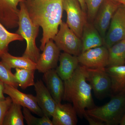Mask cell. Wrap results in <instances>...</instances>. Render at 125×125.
<instances>
[{"label": "cell", "instance_id": "1", "mask_svg": "<svg viewBox=\"0 0 125 125\" xmlns=\"http://www.w3.org/2000/svg\"><path fill=\"white\" fill-rule=\"evenodd\" d=\"M63 0H25L30 17L42 29L40 49L42 51L53 39L62 22Z\"/></svg>", "mask_w": 125, "mask_h": 125}, {"label": "cell", "instance_id": "2", "mask_svg": "<svg viewBox=\"0 0 125 125\" xmlns=\"http://www.w3.org/2000/svg\"><path fill=\"white\" fill-rule=\"evenodd\" d=\"M62 100L72 103L80 118L84 117L87 109L95 107L92 94V88L87 83L85 66L80 65L72 75L64 81Z\"/></svg>", "mask_w": 125, "mask_h": 125}, {"label": "cell", "instance_id": "3", "mask_svg": "<svg viewBox=\"0 0 125 125\" xmlns=\"http://www.w3.org/2000/svg\"><path fill=\"white\" fill-rule=\"evenodd\" d=\"M19 15L18 29L16 33L26 41L27 46L23 56L37 63L40 56V50L36 44V39L39 27L32 22L30 17L25 0L20 2Z\"/></svg>", "mask_w": 125, "mask_h": 125}, {"label": "cell", "instance_id": "4", "mask_svg": "<svg viewBox=\"0 0 125 125\" xmlns=\"http://www.w3.org/2000/svg\"><path fill=\"white\" fill-rule=\"evenodd\" d=\"M125 112V93L111 96L110 101L105 105L87 109L90 116L105 123V125L120 124Z\"/></svg>", "mask_w": 125, "mask_h": 125}, {"label": "cell", "instance_id": "5", "mask_svg": "<svg viewBox=\"0 0 125 125\" xmlns=\"http://www.w3.org/2000/svg\"><path fill=\"white\" fill-rule=\"evenodd\" d=\"M59 49L73 55L79 56L82 52V42L69 27L67 23L62 22L58 32L53 39Z\"/></svg>", "mask_w": 125, "mask_h": 125}, {"label": "cell", "instance_id": "6", "mask_svg": "<svg viewBox=\"0 0 125 125\" xmlns=\"http://www.w3.org/2000/svg\"><path fill=\"white\" fill-rule=\"evenodd\" d=\"M106 68H89L85 66L86 80L89 82L95 97L99 99L111 94V81Z\"/></svg>", "mask_w": 125, "mask_h": 125}, {"label": "cell", "instance_id": "7", "mask_svg": "<svg viewBox=\"0 0 125 125\" xmlns=\"http://www.w3.org/2000/svg\"><path fill=\"white\" fill-rule=\"evenodd\" d=\"M63 7L67 14V25L81 39L83 29L87 22V14L77 0H63Z\"/></svg>", "mask_w": 125, "mask_h": 125}, {"label": "cell", "instance_id": "8", "mask_svg": "<svg viewBox=\"0 0 125 125\" xmlns=\"http://www.w3.org/2000/svg\"><path fill=\"white\" fill-rule=\"evenodd\" d=\"M125 39V7L120 5L113 16L104 40L108 49L116 43Z\"/></svg>", "mask_w": 125, "mask_h": 125}, {"label": "cell", "instance_id": "9", "mask_svg": "<svg viewBox=\"0 0 125 125\" xmlns=\"http://www.w3.org/2000/svg\"><path fill=\"white\" fill-rule=\"evenodd\" d=\"M120 5L114 0H104L93 21L94 25L103 39L104 43L112 18Z\"/></svg>", "mask_w": 125, "mask_h": 125}, {"label": "cell", "instance_id": "10", "mask_svg": "<svg viewBox=\"0 0 125 125\" xmlns=\"http://www.w3.org/2000/svg\"><path fill=\"white\" fill-rule=\"evenodd\" d=\"M78 57L79 63L88 68H106L108 64V49L104 45L94 48L82 52Z\"/></svg>", "mask_w": 125, "mask_h": 125}, {"label": "cell", "instance_id": "11", "mask_svg": "<svg viewBox=\"0 0 125 125\" xmlns=\"http://www.w3.org/2000/svg\"><path fill=\"white\" fill-rule=\"evenodd\" d=\"M61 50L52 39L46 43L36 63V70L43 73L57 67Z\"/></svg>", "mask_w": 125, "mask_h": 125}, {"label": "cell", "instance_id": "12", "mask_svg": "<svg viewBox=\"0 0 125 125\" xmlns=\"http://www.w3.org/2000/svg\"><path fill=\"white\" fill-rule=\"evenodd\" d=\"M4 94L11 98L13 102L26 107L32 112L40 117L45 115L38 106L36 96L20 92L17 88L5 84Z\"/></svg>", "mask_w": 125, "mask_h": 125}, {"label": "cell", "instance_id": "13", "mask_svg": "<svg viewBox=\"0 0 125 125\" xmlns=\"http://www.w3.org/2000/svg\"><path fill=\"white\" fill-rule=\"evenodd\" d=\"M24 0H0V23L7 29L18 27L20 9L18 6Z\"/></svg>", "mask_w": 125, "mask_h": 125}, {"label": "cell", "instance_id": "14", "mask_svg": "<svg viewBox=\"0 0 125 125\" xmlns=\"http://www.w3.org/2000/svg\"><path fill=\"white\" fill-rule=\"evenodd\" d=\"M34 86L36 100L39 107L45 115L49 117H52L57 104L42 81H37Z\"/></svg>", "mask_w": 125, "mask_h": 125}, {"label": "cell", "instance_id": "15", "mask_svg": "<svg viewBox=\"0 0 125 125\" xmlns=\"http://www.w3.org/2000/svg\"><path fill=\"white\" fill-rule=\"evenodd\" d=\"M77 113L71 104H57L52 121L53 125H76L78 122Z\"/></svg>", "mask_w": 125, "mask_h": 125}, {"label": "cell", "instance_id": "16", "mask_svg": "<svg viewBox=\"0 0 125 125\" xmlns=\"http://www.w3.org/2000/svg\"><path fill=\"white\" fill-rule=\"evenodd\" d=\"M43 80L56 103H61L64 94V82L58 75L55 69L44 73Z\"/></svg>", "mask_w": 125, "mask_h": 125}, {"label": "cell", "instance_id": "17", "mask_svg": "<svg viewBox=\"0 0 125 125\" xmlns=\"http://www.w3.org/2000/svg\"><path fill=\"white\" fill-rule=\"evenodd\" d=\"M59 61L60 64L55 69L63 81L69 79L79 65L77 56L64 52L61 53Z\"/></svg>", "mask_w": 125, "mask_h": 125}, {"label": "cell", "instance_id": "18", "mask_svg": "<svg viewBox=\"0 0 125 125\" xmlns=\"http://www.w3.org/2000/svg\"><path fill=\"white\" fill-rule=\"evenodd\" d=\"M81 39L83 46L82 52L104 44L102 36L93 23L88 22L84 27Z\"/></svg>", "mask_w": 125, "mask_h": 125}, {"label": "cell", "instance_id": "19", "mask_svg": "<svg viewBox=\"0 0 125 125\" xmlns=\"http://www.w3.org/2000/svg\"><path fill=\"white\" fill-rule=\"evenodd\" d=\"M105 69L111 81V96L125 93V64Z\"/></svg>", "mask_w": 125, "mask_h": 125}, {"label": "cell", "instance_id": "20", "mask_svg": "<svg viewBox=\"0 0 125 125\" xmlns=\"http://www.w3.org/2000/svg\"><path fill=\"white\" fill-rule=\"evenodd\" d=\"M2 61L9 69H28L36 70V63L27 57H16L9 52L3 54L1 58Z\"/></svg>", "mask_w": 125, "mask_h": 125}, {"label": "cell", "instance_id": "21", "mask_svg": "<svg viewBox=\"0 0 125 125\" xmlns=\"http://www.w3.org/2000/svg\"><path fill=\"white\" fill-rule=\"evenodd\" d=\"M107 67L125 64V39L116 43L108 48Z\"/></svg>", "mask_w": 125, "mask_h": 125}, {"label": "cell", "instance_id": "22", "mask_svg": "<svg viewBox=\"0 0 125 125\" xmlns=\"http://www.w3.org/2000/svg\"><path fill=\"white\" fill-rule=\"evenodd\" d=\"M22 106L13 102L7 111L2 125H23L24 117Z\"/></svg>", "mask_w": 125, "mask_h": 125}, {"label": "cell", "instance_id": "23", "mask_svg": "<svg viewBox=\"0 0 125 125\" xmlns=\"http://www.w3.org/2000/svg\"><path fill=\"white\" fill-rule=\"evenodd\" d=\"M7 30L0 23V59L3 54L8 52L9 45L10 43L24 40L20 34L10 32Z\"/></svg>", "mask_w": 125, "mask_h": 125}, {"label": "cell", "instance_id": "24", "mask_svg": "<svg viewBox=\"0 0 125 125\" xmlns=\"http://www.w3.org/2000/svg\"><path fill=\"white\" fill-rule=\"evenodd\" d=\"M35 70L28 69H15V73L14 75L19 86L21 89H24L34 85Z\"/></svg>", "mask_w": 125, "mask_h": 125}, {"label": "cell", "instance_id": "25", "mask_svg": "<svg viewBox=\"0 0 125 125\" xmlns=\"http://www.w3.org/2000/svg\"><path fill=\"white\" fill-rule=\"evenodd\" d=\"M24 117L29 125H53L50 117L44 115L40 118L36 117L31 114V111L26 107H23Z\"/></svg>", "mask_w": 125, "mask_h": 125}, {"label": "cell", "instance_id": "26", "mask_svg": "<svg viewBox=\"0 0 125 125\" xmlns=\"http://www.w3.org/2000/svg\"><path fill=\"white\" fill-rule=\"evenodd\" d=\"M0 80L5 84L16 88L19 86L14 75L11 72V69H9L1 61L0 62Z\"/></svg>", "mask_w": 125, "mask_h": 125}, {"label": "cell", "instance_id": "27", "mask_svg": "<svg viewBox=\"0 0 125 125\" xmlns=\"http://www.w3.org/2000/svg\"><path fill=\"white\" fill-rule=\"evenodd\" d=\"M104 0H85L87 16L90 20L93 21L99 9Z\"/></svg>", "mask_w": 125, "mask_h": 125}, {"label": "cell", "instance_id": "28", "mask_svg": "<svg viewBox=\"0 0 125 125\" xmlns=\"http://www.w3.org/2000/svg\"><path fill=\"white\" fill-rule=\"evenodd\" d=\"M13 102L9 96L3 101H0V125H2L5 115Z\"/></svg>", "mask_w": 125, "mask_h": 125}, {"label": "cell", "instance_id": "29", "mask_svg": "<svg viewBox=\"0 0 125 125\" xmlns=\"http://www.w3.org/2000/svg\"><path fill=\"white\" fill-rule=\"evenodd\" d=\"M84 117L88 121L90 125H105V123L85 113Z\"/></svg>", "mask_w": 125, "mask_h": 125}, {"label": "cell", "instance_id": "30", "mask_svg": "<svg viewBox=\"0 0 125 125\" xmlns=\"http://www.w3.org/2000/svg\"><path fill=\"white\" fill-rule=\"evenodd\" d=\"M5 83L0 80V101L4 100L6 98L4 96Z\"/></svg>", "mask_w": 125, "mask_h": 125}, {"label": "cell", "instance_id": "31", "mask_svg": "<svg viewBox=\"0 0 125 125\" xmlns=\"http://www.w3.org/2000/svg\"><path fill=\"white\" fill-rule=\"evenodd\" d=\"M80 4L81 8L84 12L86 13L87 11V6H86V3L85 0H77Z\"/></svg>", "mask_w": 125, "mask_h": 125}, {"label": "cell", "instance_id": "32", "mask_svg": "<svg viewBox=\"0 0 125 125\" xmlns=\"http://www.w3.org/2000/svg\"><path fill=\"white\" fill-rule=\"evenodd\" d=\"M121 5L124 6L125 7V0H114Z\"/></svg>", "mask_w": 125, "mask_h": 125}, {"label": "cell", "instance_id": "33", "mask_svg": "<svg viewBox=\"0 0 125 125\" xmlns=\"http://www.w3.org/2000/svg\"><path fill=\"white\" fill-rule=\"evenodd\" d=\"M121 125H125V112L120 123Z\"/></svg>", "mask_w": 125, "mask_h": 125}]
</instances>
